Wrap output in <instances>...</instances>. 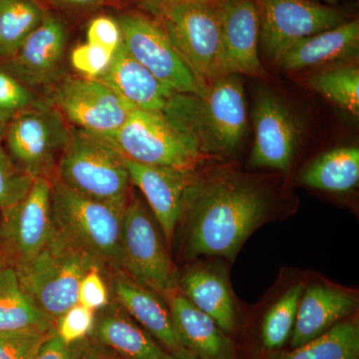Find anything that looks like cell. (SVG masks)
Here are the masks:
<instances>
[{"mask_svg": "<svg viewBox=\"0 0 359 359\" xmlns=\"http://www.w3.org/2000/svg\"><path fill=\"white\" fill-rule=\"evenodd\" d=\"M102 137L125 159L141 164L196 172L210 158L166 114L158 111L134 109L122 127Z\"/></svg>", "mask_w": 359, "mask_h": 359, "instance_id": "cell-7", "label": "cell"}, {"mask_svg": "<svg viewBox=\"0 0 359 359\" xmlns=\"http://www.w3.org/2000/svg\"><path fill=\"white\" fill-rule=\"evenodd\" d=\"M44 18L34 0H0V57L13 58Z\"/></svg>", "mask_w": 359, "mask_h": 359, "instance_id": "cell-27", "label": "cell"}, {"mask_svg": "<svg viewBox=\"0 0 359 359\" xmlns=\"http://www.w3.org/2000/svg\"><path fill=\"white\" fill-rule=\"evenodd\" d=\"M306 83L330 102L358 117L359 69L356 66H337L314 73Z\"/></svg>", "mask_w": 359, "mask_h": 359, "instance_id": "cell-29", "label": "cell"}, {"mask_svg": "<svg viewBox=\"0 0 359 359\" xmlns=\"http://www.w3.org/2000/svg\"><path fill=\"white\" fill-rule=\"evenodd\" d=\"M254 121L250 166L289 171L301 137L299 123L289 107L269 90H262L255 104Z\"/></svg>", "mask_w": 359, "mask_h": 359, "instance_id": "cell-14", "label": "cell"}, {"mask_svg": "<svg viewBox=\"0 0 359 359\" xmlns=\"http://www.w3.org/2000/svg\"><path fill=\"white\" fill-rule=\"evenodd\" d=\"M26 294L54 321L78 304V287L92 269L105 266L83 248L59 233L32 261L14 268Z\"/></svg>", "mask_w": 359, "mask_h": 359, "instance_id": "cell-3", "label": "cell"}, {"mask_svg": "<svg viewBox=\"0 0 359 359\" xmlns=\"http://www.w3.org/2000/svg\"><path fill=\"white\" fill-rule=\"evenodd\" d=\"M55 233L51 182L37 178L25 199L1 211L0 243L13 268L32 261Z\"/></svg>", "mask_w": 359, "mask_h": 359, "instance_id": "cell-13", "label": "cell"}, {"mask_svg": "<svg viewBox=\"0 0 359 359\" xmlns=\"http://www.w3.org/2000/svg\"><path fill=\"white\" fill-rule=\"evenodd\" d=\"M222 45L226 74L263 76L259 55L261 23L256 0H228L221 6Z\"/></svg>", "mask_w": 359, "mask_h": 359, "instance_id": "cell-15", "label": "cell"}, {"mask_svg": "<svg viewBox=\"0 0 359 359\" xmlns=\"http://www.w3.org/2000/svg\"><path fill=\"white\" fill-rule=\"evenodd\" d=\"M162 112L195 141L203 154H233L247 130L242 77L224 75L200 94L176 92Z\"/></svg>", "mask_w": 359, "mask_h": 359, "instance_id": "cell-2", "label": "cell"}, {"mask_svg": "<svg viewBox=\"0 0 359 359\" xmlns=\"http://www.w3.org/2000/svg\"><path fill=\"white\" fill-rule=\"evenodd\" d=\"M6 266H11V263H9L8 257H7L6 250H4L1 243H0V271L6 269Z\"/></svg>", "mask_w": 359, "mask_h": 359, "instance_id": "cell-43", "label": "cell"}, {"mask_svg": "<svg viewBox=\"0 0 359 359\" xmlns=\"http://www.w3.org/2000/svg\"><path fill=\"white\" fill-rule=\"evenodd\" d=\"M67 32L62 21L45 16L18 53L7 60V69L26 86L50 83L62 62Z\"/></svg>", "mask_w": 359, "mask_h": 359, "instance_id": "cell-18", "label": "cell"}, {"mask_svg": "<svg viewBox=\"0 0 359 359\" xmlns=\"http://www.w3.org/2000/svg\"><path fill=\"white\" fill-rule=\"evenodd\" d=\"M304 289V283H295L269 308L264 316L262 325V341L266 349L275 351L282 348L290 339Z\"/></svg>", "mask_w": 359, "mask_h": 359, "instance_id": "cell-30", "label": "cell"}, {"mask_svg": "<svg viewBox=\"0 0 359 359\" xmlns=\"http://www.w3.org/2000/svg\"><path fill=\"white\" fill-rule=\"evenodd\" d=\"M359 181V149L340 147L318 156L301 176L302 185L332 193L348 192Z\"/></svg>", "mask_w": 359, "mask_h": 359, "instance_id": "cell-26", "label": "cell"}, {"mask_svg": "<svg viewBox=\"0 0 359 359\" xmlns=\"http://www.w3.org/2000/svg\"><path fill=\"white\" fill-rule=\"evenodd\" d=\"M204 88L224 72L221 6H145Z\"/></svg>", "mask_w": 359, "mask_h": 359, "instance_id": "cell-6", "label": "cell"}, {"mask_svg": "<svg viewBox=\"0 0 359 359\" xmlns=\"http://www.w3.org/2000/svg\"><path fill=\"white\" fill-rule=\"evenodd\" d=\"M97 79L134 109L162 112L176 93L135 60L123 44L115 52L108 69Z\"/></svg>", "mask_w": 359, "mask_h": 359, "instance_id": "cell-21", "label": "cell"}, {"mask_svg": "<svg viewBox=\"0 0 359 359\" xmlns=\"http://www.w3.org/2000/svg\"><path fill=\"white\" fill-rule=\"evenodd\" d=\"M125 162L131 183L143 193L170 247L181 219L184 194L196 172L152 166L127 159Z\"/></svg>", "mask_w": 359, "mask_h": 359, "instance_id": "cell-16", "label": "cell"}, {"mask_svg": "<svg viewBox=\"0 0 359 359\" xmlns=\"http://www.w3.org/2000/svg\"><path fill=\"white\" fill-rule=\"evenodd\" d=\"M75 128L108 136L134 110L107 85L91 78L68 77L56 85L50 102Z\"/></svg>", "mask_w": 359, "mask_h": 359, "instance_id": "cell-12", "label": "cell"}, {"mask_svg": "<svg viewBox=\"0 0 359 359\" xmlns=\"http://www.w3.org/2000/svg\"><path fill=\"white\" fill-rule=\"evenodd\" d=\"M166 301L179 344L198 359H237L233 342L211 316L182 294L179 289Z\"/></svg>", "mask_w": 359, "mask_h": 359, "instance_id": "cell-20", "label": "cell"}, {"mask_svg": "<svg viewBox=\"0 0 359 359\" xmlns=\"http://www.w3.org/2000/svg\"><path fill=\"white\" fill-rule=\"evenodd\" d=\"M122 255L125 276L165 299L178 290V276L168 245L143 201L130 198L123 214Z\"/></svg>", "mask_w": 359, "mask_h": 359, "instance_id": "cell-8", "label": "cell"}, {"mask_svg": "<svg viewBox=\"0 0 359 359\" xmlns=\"http://www.w3.org/2000/svg\"><path fill=\"white\" fill-rule=\"evenodd\" d=\"M95 311L76 304L55 321L56 334L67 344L88 339L95 323Z\"/></svg>", "mask_w": 359, "mask_h": 359, "instance_id": "cell-34", "label": "cell"}, {"mask_svg": "<svg viewBox=\"0 0 359 359\" xmlns=\"http://www.w3.org/2000/svg\"><path fill=\"white\" fill-rule=\"evenodd\" d=\"M114 54L98 45L86 43L79 45L71 53V63L86 78L97 79L109 67Z\"/></svg>", "mask_w": 359, "mask_h": 359, "instance_id": "cell-35", "label": "cell"}, {"mask_svg": "<svg viewBox=\"0 0 359 359\" xmlns=\"http://www.w3.org/2000/svg\"><path fill=\"white\" fill-rule=\"evenodd\" d=\"M178 289L196 308L211 316L224 334L233 332L237 311L224 266L212 262L194 264L179 278Z\"/></svg>", "mask_w": 359, "mask_h": 359, "instance_id": "cell-19", "label": "cell"}, {"mask_svg": "<svg viewBox=\"0 0 359 359\" xmlns=\"http://www.w3.org/2000/svg\"><path fill=\"white\" fill-rule=\"evenodd\" d=\"M83 359H125L118 355L110 349L106 348L89 339L88 344L85 348Z\"/></svg>", "mask_w": 359, "mask_h": 359, "instance_id": "cell-39", "label": "cell"}, {"mask_svg": "<svg viewBox=\"0 0 359 359\" xmlns=\"http://www.w3.org/2000/svg\"><path fill=\"white\" fill-rule=\"evenodd\" d=\"M34 180L14 162L0 144V211L9 209L25 199Z\"/></svg>", "mask_w": 359, "mask_h": 359, "instance_id": "cell-31", "label": "cell"}, {"mask_svg": "<svg viewBox=\"0 0 359 359\" xmlns=\"http://www.w3.org/2000/svg\"><path fill=\"white\" fill-rule=\"evenodd\" d=\"M95 316L89 339L125 359H170L168 353L147 330L116 302Z\"/></svg>", "mask_w": 359, "mask_h": 359, "instance_id": "cell-22", "label": "cell"}, {"mask_svg": "<svg viewBox=\"0 0 359 359\" xmlns=\"http://www.w3.org/2000/svg\"><path fill=\"white\" fill-rule=\"evenodd\" d=\"M145 6H164L174 4H205V6H222L228 0H144Z\"/></svg>", "mask_w": 359, "mask_h": 359, "instance_id": "cell-40", "label": "cell"}, {"mask_svg": "<svg viewBox=\"0 0 359 359\" xmlns=\"http://www.w3.org/2000/svg\"><path fill=\"white\" fill-rule=\"evenodd\" d=\"M37 102L34 93L14 77L0 68V118L9 123L14 116Z\"/></svg>", "mask_w": 359, "mask_h": 359, "instance_id": "cell-32", "label": "cell"}, {"mask_svg": "<svg viewBox=\"0 0 359 359\" xmlns=\"http://www.w3.org/2000/svg\"><path fill=\"white\" fill-rule=\"evenodd\" d=\"M321 1L327 2L328 4H337V2L341 1V0H321Z\"/></svg>", "mask_w": 359, "mask_h": 359, "instance_id": "cell-45", "label": "cell"}, {"mask_svg": "<svg viewBox=\"0 0 359 359\" xmlns=\"http://www.w3.org/2000/svg\"><path fill=\"white\" fill-rule=\"evenodd\" d=\"M264 55L276 62L294 42L346 22L339 9L313 0H256Z\"/></svg>", "mask_w": 359, "mask_h": 359, "instance_id": "cell-10", "label": "cell"}, {"mask_svg": "<svg viewBox=\"0 0 359 359\" xmlns=\"http://www.w3.org/2000/svg\"><path fill=\"white\" fill-rule=\"evenodd\" d=\"M271 194L262 184L236 173L195 175L187 187L180 223L188 259H233L271 212Z\"/></svg>", "mask_w": 359, "mask_h": 359, "instance_id": "cell-1", "label": "cell"}, {"mask_svg": "<svg viewBox=\"0 0 359 359\" xmlns=\"http://www.w3.org/2000/svg\"><path fill=\"white\" fill-rule=\"evenodd\" d=\"M54 1L65 6L75 7V8L84 9L100 6L105 0H54Z\"/></svg>", "mask_w": 359, "mask_h": 359, "instance_id": "cell-41", "label": "cell"}, {"mask_svg": "<svg viewBox=\"0 0 359 359\" xmlns=\"http://www.w3.org/2000/svg\"><path fill=\"white\" fill-rule=\"evenodd\" d=\"M55 332V321L45 314L21 287L13 266L0 271V332Z\"/></svg>", "mask_w": 359, "mask_h": 359, "instance_id": "cell-25", "label": "cell"}, {"mask_svg": "<svg viewBox=\"0 0 359 359\" xmlns=\"http://www.w3.org/2000/svg\"><path fill=\"white\" fill-rule=\"evenodd\" d=\"M57 179L98 202L125 208L130 199L131 180L121 153L102 136L75 127L59 160Z\"/></svg>", "mask_w": 359, "mask_h": 359, "instance_id": "cell-5", "label": "cell"}, {"mask_svg": "<svg viewBox=\"0 0 359 359\" xmlns=\"http://www.w3.org/2000/svg\"><path fill=\"white\" fill-rule=\"evenodd\" d=\"M112 287L116 302L168 353L183 348L177 339L171 311L164 297L124 275L116 276Z\"/></svg>", "mask_w": 359, "mask_h": 359, "instance_id": "cell-24", "label": "cell"}, {"mask_svg": "<svg viewBox=\"0 0 359 359\" xmlns=\"http://www.w3.org/2000/svg\"><path fill=\"white\" fill-rule=\"evenodd\" d=\"M117 20L123 46L161 82L178 93L204 91L157 21L138 13H123Z\"/></svg>", "mask_w": 359, "mask_h": 359, "instance_id": "cell-11", "label": "cell"}, {"mask_svg": "<svg viewBox=\"0 0 359 359\" xmlns=\"http://www.w3.org/2000/svg\"><path fill=\"white\" fill-rule=\"evenodd\" d=\"M7 125H8V123L0 118V143H1L2 140H4V137H6Z\"/></svg>", "mask_w": 359, "mask_h": 359, "instance_id": "cell-44", "label": "cell"}, {"mask_svg": "<svg viewBox=\"0 0 359 359\" xmlns=\"http://www.w3.org/2000/svg\"><path fill=\"white\" fill-rule=\"evenodd\" d=\"M88 341L89 337L67 344L55 332L45 340L32 359H83Z\"/></svg>", "mask_w": 359, "mask_h": 359, "instance_id": "cell-38", "label": "cell"}, {"mask_svg": "<svg viewBox=\"0 0 359 359\" xmlns=\"http://www.w3.org/2000/svg\"><path fill=\"white\" fill-rule=\"evenodd\" d=\"M125 208L85 197L57 178L51 182L56 230L93 255L106 269L124 276L121 237Z\"/></svg>", "mask_w": 359, "mask_h": 359, "instance_id": "cell-4", "label": "cell"}, {"mask_svg": "<svg viewBox=\"0 0 359 359\" xmlns=\"http://www.w3.org/2000/svg\"><path fill=\"white\" fill-rule=\"evenodd\" d=\"M70 129L50 103L37 101L9 121L4 139L9 155L21 169L34 179L53 182Z\"/></svg>", "mask_w": 359, "mask_h": 359, "instance_id": "cell-9", "label": "cell"}, {"mask_svg": "<svg viewBox=\"0 0 359 359\" xmlns=\"http://www.w3.org/2000/svg\"><path fill=\"white\" fill-rule=\"evenodd\" d=\"M55 332H0V359H32L45 340Z\"/></svg>", "mask_w": 359, "mask_h": 359, "instance_id": "cell-33", "label": "cell"}, {"mask_svg": "<svg viewBox=\"0 0 359 359\" xmlns=\"http://www.w3.org/2000/svg\"><path fill=\"white\" fill-rule=\"evenodd\" d=\"M171 358L170 359H198L196 358L193 354L187 351L185 348L180 349V351H176V353H172Z\"/></svg>", "mask_w": 359, "mask_h": 359, "instance_id": "cell-42", "label": "cell"}, {"mask_svg": "<svg viewBox=\"0 0 359 359\" xmlns=\"http://www.w3.org/2000/svg\"><path fill=\"white\" fill-rule=\"evenodd\" d=\"M276 359H359V325L354 316L320 337Z\"/></svg>", "mask_w": 359, "mask_h": 359, "instance_id": "cell-28", "label": "cell"}, {"mask_svg": "<svg viewBox=\"0 0 359 359\" xmlns=\"http://www.w3.org/2000/svg\"><path fill=\"white\" fill-rule=\"evenodd\" d=\"M87 42L115 52L122 46L123 35L118 20L108 16H98L91 20L87 29Z\"/></svg>", "mask_w": 359, "mask_h": 359, "instance_id": "cell-37", "label": "cell"}, {"mask_svg": "<svg viewBox=\"0 0 359 359\" xmlns=\"http://www.w3.org/2000/svg\"><path fill=\"white\" fill-rule=\"evenodd\" d=\"M358 50L359 22L354 20L294 42L276 63L280 69L292 72L348 60L358 56Z\"/></svg>", "mask_w": 359, "mask_h": 359, "instance_id": "cell-23", "label": "cell"}, {"mask_svg": "<svg viewBox=\"0 0 359 359\" xmlns=\"http://www.w3.org/2000/svg\"><path fill=\"white\" fill-rule=\"evenodd\" d=\"M103 273L100 269H92L83 276L78 287V304L95 313L109 306V290Z\"/></svg>", "mask_w": 359, "mask_h": 359, "instance_id": "cell-36", "label": "cell"}, {"mask_svg": "<svg viewBox=\"0 0 359 359\" xmlns=\"http://www.w3.org/2000/svg\"><path fill=\"white\" fill-rule=\"evenodd\" d=\"M358 297L349 290L325 283H313L302 292L290 347L304 346L330 328L354 316Z\"/></svg>", "mask_w": 359, "mask_h": 359, "instance_id": "cell-17", "label": "cell"}]
</instances>
